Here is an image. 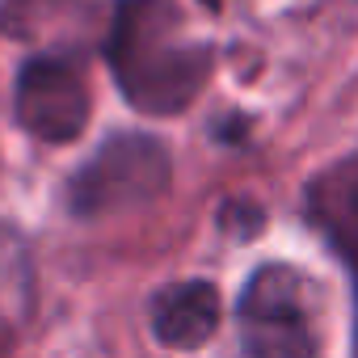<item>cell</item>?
<instances>
[{"label": "cell", "mask_w": 358, "mask_h": 358, "mask_svg": "<svg viewBox=\"0 0 358 358\" xmlns=\"http://www.w3.org/2000/svg\"><path fill=\"white\" fill-rule=\"evenodd\" d=\"M236 333L245 358H320L308 278L287 262L257 266L236 295Z\"/></svg>", "instance_id": "3"}, {"label": "cell", "mask_w": 358, "mask_h": 358, "mask_svg": "<svg viewBox=\"0 0 358 358\" xmlns=\"http://www.w3.org/2000/svg\"><path fill=\"white\" fill-rule=\"evenodd\" d=\"M220 291L207 278L169 282L152 295V333L169 350H199L220 329Z\"/></svg>", "instance_id": "6"}, {"label": "cell", "mask_w": 358, "mask_h": 358, "mask_svg": "<svg viewBox=\"0 0 358 358\" xmlns=\"http://www.w3.org/2000/svg\"><path fill=\"white\" fill-rule=\"evenodd\" d=\"M13 110H17V122L34 139H43V143H72L85 131V122H89L93 97H89L80 72L68 59L38 55L17 76Z\"/></svg>", "instance_id": "4"}, {"label": "cell", "mask_w": 358, "mask_h": 358, "mask_svg": "<svg viewBox=\"0 0 358 358\" xmlns=\"http://www.w3.org/2000/svg\"><path fill=\"white\" fill-rule=\"evenodd\" d=\"M177 0H122L106 38L118 93L139 114H182L211 76V43Z\"/></svg>", "instance_id": "1"}, {"label": "cell", "mask_w": 358, "mask_h": 358, "mask_svg": "<svg viewBox=\"0 0 358 358\" xmlns=\"http://www.w3.org/2000/svg\"><path fill=\"white\" fill-rule=\"evenodd\" d=\"M308 220L329 241V249L345 262L354 278V299H358V156H345L312 177Z\"/></svg>", "instance_id": "5"}, {"label": "cell", "mask_w": 358, "mask_h": 358, "mask_svg": "<svg viewBox=\"0 0 358 358\" xmlns=\"http://www.w3.org/2000/svg\"><path fill=\"white\" fill-rule=\"evenodd\" d=\"M173 160L156 135H110L68 182V211L76 220H101L131 207H148L169 190Z\"/></svg>", "instance_id": "2"}]
</instances>
